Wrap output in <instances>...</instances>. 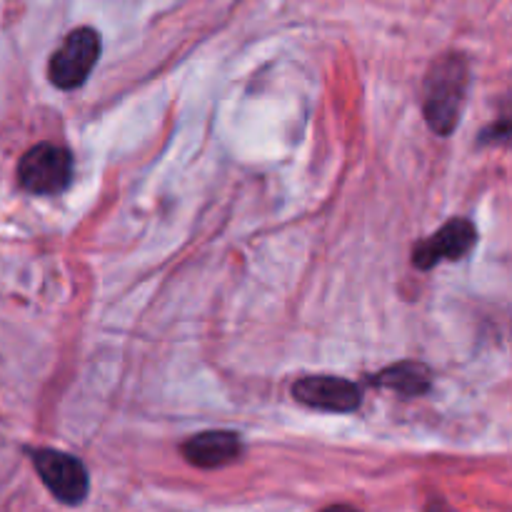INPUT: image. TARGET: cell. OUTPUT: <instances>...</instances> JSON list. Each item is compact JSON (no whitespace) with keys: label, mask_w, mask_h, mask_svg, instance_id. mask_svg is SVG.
<instances>
[{"label":"cell","mask_w":512,"mask_h":512,"mask_svg":"<svg viewBox=\"0 0 512 512\" xmlns=\"http://www.w3.org/2000/svg\"><path fill=\"white\" fill-rule=\"evenodd\" d=\"M475 243H478L475 225L465 218H455L445 223L438 233L430 235L428 240L415 245L413 263L420 270H430L443 260H463L475 248Z\"/></svg>","instance_id":"5"},{"label":"cell","mask_w":512,"mask_h":512,"mask_svg":"<svg viewBox=\"0 0 512 512\" xmlns=\"http://www.w3.org/2000/svg\"><path fill=\"white\" fill-rule=\"evenodd\" d=\"M323 512H358L355 508H348V505H333V508L323 510Z\"/></svg>","instance_id":"10"},{"label":"cell","mask_w":512,"mask_h":512,"mask_svg":"<svg viewBox=\"0 0 512 512\" xmlns=\"http://www.w3.org/2000/svg\"><path fill=\"white\" fill-rule=\"evenodd\" d=\"M375 383L388 390H395L403 398H418V395L430 390V370L420 363H398L393 368L383 370L375 378Z\"/></svg>","instance_id":"8"},{"label":"cell","mask_w":512,"mask_h":512,"mask_svg":"<svg viewBox=\"0 0 512 512\" xmlns=\"http://www.w3.org/2000/svg\"><path fill=\"white\" fill-rule=\"evenodd\" d=\"M100 55V35L93 28H78L50 58V80L60 90H73L85 83Z\"/></svg>","instance_id":"3"},{"label":"cell","mask_w":512,"mask_h":512,"mask_svg":"<svg viewBox=\"0 0 512 512\" xmlns=\"http://www.w3.org/2000/svg\"><path fill=\"white\" fill-rule=\"evenodd\" d=\"M183 455L195 468H223L240 455V438L228 430H210L190 438L183 445Z\"/></svg>","instance_id":"7"},{"label":"cell","mask_w":512,"mask_h":512,"mask_svg":"<svg viewBox=\"0 0 512 512\" xmlns=\"http://www.w3.org/2000/svg\"><path fill=\"white\" fill-rule=\"evenodd\" d=\"M33 465L45 488L53 493V498H58L63 505L83 503L90 480L88 470L78 458L58 453V450H38V453H33Z\"/></svg>","instance_id":"4"},{"label":"cell","mask_w":512,"mask_h":512,"mask_svg":"<svg viewBox=\"0 0 512 512\" xmlns=\"http://www.w3.org/2000/svg\"><path fill=\"white\" fill-rule=\"evenodd\" d=\"M480 143H498V145H512V115H505L498 123L490 125L488 130H483L480 135Z\"/></svg>","instance_id":"9"},{"label":"cell","mask_w":512,"mask_h":512,"mask_svg":"<svg viewBox=\"0 0 512 512\" xmlns=\"http://www.w3.org/2000/svg\"><path fill=\"white\" fill-rule=\"evenodd\" d=\"M18 178L33 195L63 193L73 178V158L60 145L38 143L20 158Z\"/></svg>","instance_id":"2"},{"label":"cell","mask_w":512,"mask_h":512,"mask_svg":"<svg viewBox=\"0 0 512 512\" xmlns=\"http://www.w3.org/2000/svg\"><path fill=\"white\" fill-rule=\"evenodd\" d=\"M293 398L308 408L330 410V413H353L360 408L358 385L343 378H303L293 385Z\"/></svg>","instance_id":"6"},{"label":"cell","mask_w":512,"mask_h":512,"mask_svg":"<svg viewBox=\"0 0 512 512\" xmlns=\"http://www.w3.org/2000/svg\"><path fill=\"white\" fill-rule=\"evenodd\" d=\"M468 83V60L458 53H448L438 58L430 65L428 75H425V120L443 138L458 128Z\"/></svg>","instance_id":"1"}]
</instances>
